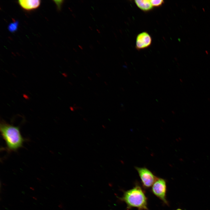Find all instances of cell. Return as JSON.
Returning a JSON list of instances; mask_svg holds the SVG:
<instances>
[{
  "label": "cell",
  "instance_id": "2e32d148",
  "mask_svg": "<svg viewBox=\"0 0 210 210\" xmlns=\"http://www.w3.org/2000/svg\"><path fill=\"white\" fill-rule=\"evenodd\" d=\"M88 78H89V79L90 80H92V79L91 78V77H88Z\"/></svg>",
  "mask_w": 210,
  "mask_h": 210
},
{
  "label": "cell",
  "instance_id": "52a82bcc",
  "mask_svg": "<svg viewBox=\"0 0 210 210\" xmlns=\"http://www.w3.org/2000/svg\"><path fill=\"white\" fill-rule=\"evenodd\" d=\"M134 2L137 7L143 11H148L153 8L150 0H135Z\"/></svg>",
  "mask_w": 210,
  "mask_h": 210
},
{
  "label": "cell",
  "instance_id": "9a60e30c",
  "mask_svg": "<svg viewBox=\"0 0 210 210\" xmlns=\"http://www.w3.org/2000/svg\"><path fill=\"white\" fill-rule=\"evenodd\" d=\"M32 197L34 199H35V200H37V198L36 197Z\"/></svg>",
  "mask_w": 210,
  "mask_h": 210
},
{
  "label": "cell",
  "instance_id": "4fadbf2b",
  "mask_svg": "<svg viewBox=\"0 0 210 210\" xmlns=\"http://www.w3.org/2000/svg\"><path fill=\"white\" fill-rule=\"evenodd\" d=\"M63 75L65 77H66L67 76V75L66 73H63Z\"/></svg>",
  "mask_w": 210,
  "mask_h": 210
},
{
  "label": "cell",
  "instance_id": "7402d4cb",
  "mask_svg": "<svg viewBox=\"0 0 210 210\" xmlns=\"http://www.w3.org/2000/svg\"><path fill=\"white\" fill-rule=\"evenodd\" d=\"M22 192V193H23L24 194V192H23V191Z\"/></svg>",
  "mask_w": 210,
  "mask_h": 210
},
{
  "label": "cell",
  "instance_id": "ffe728a7",
  "mask_svg": "<svg viewBox=\"0 0 210 210\" xmlns=\"http://www.w3.org/2000/svg\"><path fill=\"white\" fill-rule=\"evenodd\" d=\"M3 185H4V186H7V185L5 183H3Z\"/></svg>",
  "mask_w": 210,
  "mask_h": 210
},
{
  "label": "cell",
  "instance_id": "5b68a950",
  "mask_svg": "<svg viewBox=\"0 0 210 210\" xmlns=\"http://www.w3.org/2000/svg\"><path fill=\"white\" fill-rule=\"evenodd\" d=\"M152 40L150 36L147 32H143L139 34L136 39V48L141 50L148 47L151 45Z\"/></svg>",
  "mask_w": 210,
  "mask_h": 210
},
{
  "label": "cell",
  "instance_id": "d6986e66",
  "mask_svg": "<svg viewBox=\"0 0 210 210\" xmlns=\"http://www.w3.org/2000/svg\"><path fill=\"white\" fill-rule=\"evenodd\" d=\"M205 52L207 54H208V52L207 51H205Z\"/></svg>",
  "mask_w": 210,
  "mask_h": 210
},
{
  "label": "cell",
  "instance_id": "9c48e42d",
  "mask_svg": "<svg viewBox=\"0 0 210 210\" xmlns=\"http://www.w3.org/2000/svg\"><path fill=\"white\" fill-rule=\"evenodd\" d=\"M153 6L158 7L161 6L164 3L162 0H150Z\"/></svg>",
  "mask_w": 210,
  "mask_h": 210
},
{
  "label": "cell",
  "instance_id": "6da1fadb",
  "mask_svg": "<svg viewBox=\"0 0 210 210\" xmlns=\"http://www.w3.org/2000/svg\"><path fill=\"white\" fill-rule=\"evenodd\" d=\"M0 130L8 151H16L23 146L25 139L22 137L18 126L2 121L0 123Z\"/></svg>",
  "mask_w": 210,
  "mask_h": 210
},
{
  "label": "cell",
  "instance_id": "7c38bea8",
  "mask_svg": "<svg viewBox=\"0 0 210 210\" xmlns=\"http://www.w3.org/2000/svg\"><path fill=\"white\" fill-rule=\"evenodd\" d=\"M96 75L98 77H101V75L99 73H96Z\"/></svg>",
  "mask_w": 210,
  "mask_h": 210
},
{
  "label": "cell",
  "instance_id": "5bb4252c",
  "mask_svg": "<svg viewBox=\"0 0 210 210\" xmlns=\"http://www.w3.org/2000/svg\"><path fill=\"white\" fill-rule=\"evenodd\" d=\"M30 189H31L32 190H34V188H33V187H30Z\"/></svg>",
  "mask_w": 210,
  "mask_h": 210
},
{
  "label": "cell",
  "instance_id": "ac0fdd59",
  "mask_svg": "<svg viewBox=\"0 0 210 210\" xmlns=\"http://www.w3.org/2000/svg\"><path fill=\"white\" fill-rule=\"evenodd\" d=\"M104 83H105V85H108L107 83L105 81V82H104Z\"/></svg>",
  "mask_w": 210,
  "mask_h": 210
},
{
  "label": "cell",
  "instance_id": "30bf717a",
  "mask_svg": "<svg viewBox=\"0 0 210 210\" xmlns=\"http://www.w3.org/2000/svg\"><path fill=\"white\" fill-rule=\"evenodd\" d=\"M54 1H55V3L57 5L58 9L59 10H60L61 7V5L62 4L63 1L62 0H61Z\"/></svg>",
  "mask_w": 210,
  "mask_h": 210
},
{
  "label": "cell",
  "instance_id": "e0dca14e",
  "mask_svg": "<svg viewBox=\"0 0 210 210\" xmlns=\"http://www.w3.org/2000/svg\"><path fill=\"white\" fill-rule=\"evenodd\" d=\"M69 83L71 85H73V83H71V82H69Z\"/></svg>",
  "mask_w": 210,
  "mask_h": 210
},
{
  "label": "cell",
  "instance_id": "603a6c76",
  "mask_svg": "<svg viewBox=\"0 0 210 210\" xmlns=\"http://www.w3.org/2000/svg\"><path fill=\"white\" fill-rule=\"evenodd\" d=\"M202 9H203V10L204 11H205V10H204V8H203Z\"/></svg>",
  "mask_w": 210,
  "mask_h": 210
},
{
  "label": "cell",
  "instance_id": "3957f363",
  "mask_svg": "<svg viewBox=\"0 0 210 210\" xmlns=\"http://www.w3.org/2000/svg\"><path fill=\"white\" fill-rule=\"evenodd\" d=\"M135 168L145 187L148 188L153 186L157 178L150 170L145 167H136Z\"/></svg>",
  "mask_w": 210,
  "mask_h": 210
},
{
  "label": "cell",
  "instance_id": "8fae6325",
  "mask_svg": "<svg viewBox=\"0 0 210 210\" xmlns=\"http://www.w3.org/2000/svg\"><path fill=\"white\" fill-rule=\"evenodd\" d=\"M70 109V110L72 111H74V107L72 106H70L69 107Z\"/></svg>",
  "mask_w": 210,
  "mask_h": 210
},
{
  "label": "cell",
  "instance_id": "8992f818",
  "mask_svg": "<svg viewBox=\"0 0 210 210\" xmlns=\"http://www.w3.org/2000/svg\"><path fill=\"white\" fill-rule=\"evenodd\" d=\"M18 2L24 9L29 10L36 9L40 6L41 1L39 0H20Z\"/></svg>",
  "mask_w": 210,
  "mask_h": 210
},
{
  "label": "cell",
  "instance_id": "44dd1931",
  "mask_svg": "<svg viewBox=\"0 0 210 210\" xmlns=\"http://www.w3.org/2000/svg\"><path fill=\"white\" fill-rule=\"evenodd\" d=\"M181 210V209H177V210Z\"/></svg>",
  "mask_w": 210,
  "mask_h": 210
},
{
  "label": "cell",
  "instance_id": "277c9868",
  "mask_svg": "<svg viewBox=\"0 0 210 210\" xmlns=\"http://www.w3.org/2000/svg\"><path fill=\"white\" fill-rule=\"evenodd\" d=\"M152 191L156 196L167 203L166 183L164 179L157 178L152 186Z\"/></svg>",
  "mask_w": 210,
  "mask_h": 210
},
{
  "label": "cell",
  "instance_id": "ba28073f",
  "mask_svg": "<svg viewBox=\"0 0 210 210\" xmlns=\"http://www.w3.org/2000/svg\"><path fill=\"white\" fill-rule=\"evenodd\" d=\"M18 21L14 20L12 22L9 24L8 26V30L12 33L15 32L18 29Z\"/></svg>",
  "mask_w": 210,
  "mask_h": 210
},
{
  "label": "cell",
  "instance_id": "7a4b0ae2",
  "mask_svg": "<svg viewBox=\"0 0 210 210\" xmlns=\"http://www.w3.org/2000/svg\"><path fill=\"white\" fill-rule=\"evenodd\" d=\"M121 200L130 207H136L139 210L147 209V198L142 189L138 186L125 192Z\"/></svg>",
  "mask_w": 210,
  "mask_h": 210
}]
</instances>
